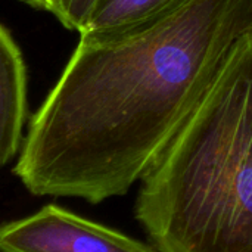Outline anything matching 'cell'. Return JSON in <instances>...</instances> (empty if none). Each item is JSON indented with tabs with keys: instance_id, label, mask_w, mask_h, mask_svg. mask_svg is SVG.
Listing matches in <instances>:
<instances>
[{
	"instance_id": "cell-6",
	"label": "cell",
	"mask_w": 252,
	"mask_h": 252,
	"mask_svg": "<svg viewBox=\"0 0 252 252\" xmlns=\"http://www.w3.org/2000/svg\"><path fill=\"white\" fill-rule=\"evenodd\" d=\"M96 1L97 0H47L46 10L53 13L65 28L80 32Z\"/></svg>"
},
{
	"instance_id": "cell-5",
	"label": "cell",
	"mask_w": 252,
	"mask_h": 252,
	"mask_svg": "<svg viewBox=\"0 0 252 252\" xmlns=\"http://www.w3.org/2000/svg\"><path fill=\"white\" fill-rule=\"evenodd\" d=\"M192 0H97L78 32L83 43L115 38L171 16Z\"/></svg>"
},
{
	"instance_id": "cell-4",
	"label": "cell",
	"mask_w": 252,
	"mask_h": 252,
	"mask_svg": "<svg viewBox=\"0 0 252 252\" xmlns=\"http://www.w3.org/2000/svg\"><path fill=\"white\" fill-rule=\"evenodd\" d=\"M25 117V62L13 37L0 24V168L22 146Z\"/></svg>"
},
{
	"instance_id": "cell-7",
	"label": "cell",
	"mask_w": 252,
	"mask_h": 252,
	"mask_svg": "<svg viewBox=\"0 0 252 252\" xmlns=\"http://www.w3.org/2000/svg\"><path fill=\"white\" fill-rule=\"evenodd\" d=\"M19 1H24L32 7H38V9H43L46 10V6H47V0H19Z\"/></svg>"
},
{
	"instance_id": "cell-2",
	"label": "cell",
	"mask_w": 252,
	"mask_h": 252,
	"mask_svg": "<svg viewBox=\"0 0 252 252\" xmlns=\"http://www.w3.org/2000/svg\"><path fill=\"white\" fill-rule=\"evenodd\" d=\"M140 182L134 216L158 252H252V32Z\"/></svg>"
},
{
	"instance_id": "cell-3",
	"label": "cell",
	"mask_w": 252,
	"mask_h": 252,
	"mask_svg": "<svg viewBox=\"0 0 252 252\" xmlns=\"http://www.w3.org/2000/svg\"><path fill=\"white\" fill-rule=\"evenodd\" d=\"M0 252H158L55 204L0 226Z\"/></svg>"
},
{
	"instance_id": "cell-1",
	"label": "cell",
	"mask_w": 252,
	"mask_h": 252,
	"mask_svg": "<svg viewBox=\"0 0 252 252\" xmlns=\"http://www.w3.org/2000/svg\"><path fill=\"white\" fill-rule=\"evenodd\" d=\"M251 32L252 0H192L134 32L78 41L15 174L35 196L100 204L127 193Z\"/></svg>"
}]
</instances>
